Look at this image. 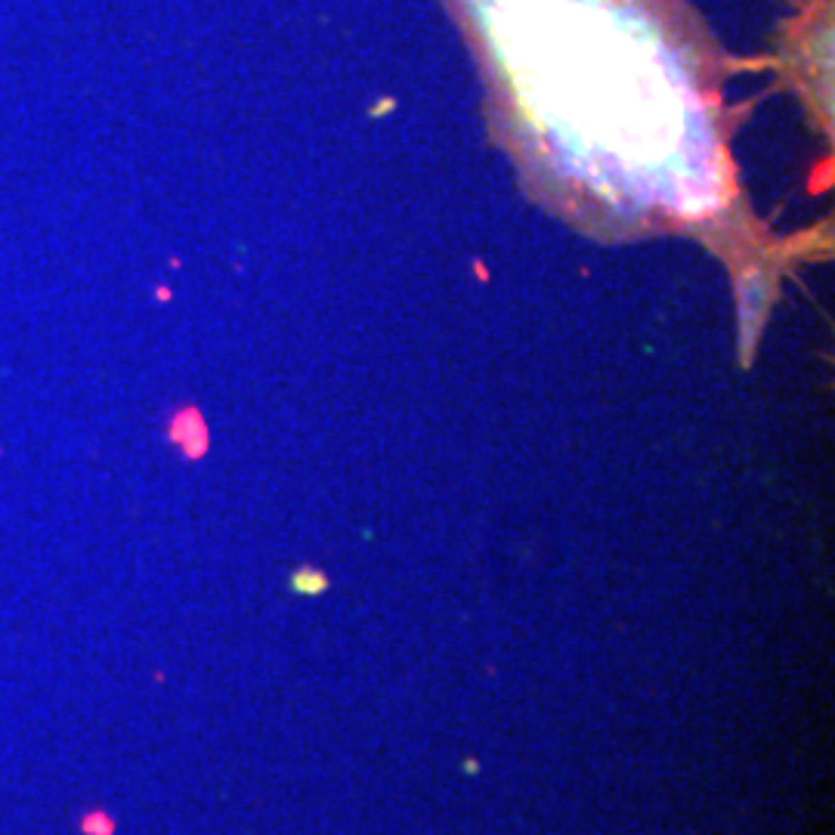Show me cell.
Returning a JSON list of instances; mask_svg holds the SVG:
<instances>
[{"label": "cell", "instance_id": "obj_1", "mask_svg": "<svg viewBox=\"0 0 835 835\" xmlns=\"http://www.w3.org/2000/svg\"><path fill=\"white\" fill-rule=\"evenodd\" d=\"M529 195L607 242L755 248L727 56L687 0H446Z\"/></svg>", "mask_w": 835, "mask_h": 835}, {"label": "cell", "instance_id": "obj_2", "mask_svg": "<svg viewBox=\"0 0 835 835\" xmlns=\"http://www.w3.org/2000/svg\"><path fill=\"white\" fill-rule=\"evenodd\" d=\"M78 826H81L84 835H115L118 832L115 817H111L109 811H102V807H93V811H87Z\"/></svg>", "mask_w": 835, "mask_h": 835}, {"label": "cell", "instance_id": "obj_3", "mask_svg": "<svg viewBox=\"0 0 835 835\" xmlns=\"http://www.w3.org/2000/svg\"><path fill=\"white\" fill-rule=\"evenodd\" d=\"M294 588H297V591L316 594V591H322V588H325V582L319 579V575H313V573H300V575H294Z\"/></svg>", "mask_w": 835, "mask_h": 835}, {"label": "cell", "instance_id": "obj_4", "mask_svg": "<svg viewBox=\"0 0 835 835\" xmlns=\"http://www.w3.org/2000/svg\"><path fill=\"white\" fill-rule=\"evenodd\" d=\"M464 771H467V773H480V761L467 758V761H464Z\"/></svg>", "mask_w": 835, "mask_h": 835}]
</instances>
